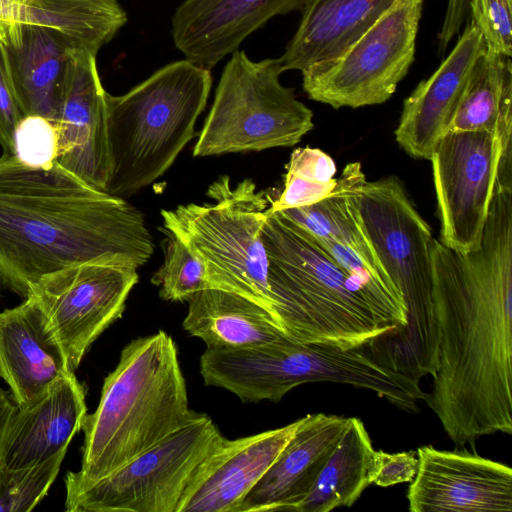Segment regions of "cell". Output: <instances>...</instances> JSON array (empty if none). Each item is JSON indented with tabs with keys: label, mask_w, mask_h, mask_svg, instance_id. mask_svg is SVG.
<instances>
[{
	"label": "cell",
	"mask_w": 512,
	"mask_h": 512,
	"mask_svg": "<svg viewBox=\"0 0 512 512\" xmlns=\"http://www.w3.org/2000/svg\"><path fill=\"white\" fill-rule=\"evenodd\" d=\"M436 360L425 402L458 446L512 434V189L495 188L479 249L433 238Z\"/></svg>",
	"instance_id": "1"
},
{
	"label": "cell",
	"mask_w": 512,
	"mask_h": 512,
	"mask_svg": "<svg viewBox=\"0 0 512 512\" xmlns=\"http://www.w3.org/2000/svg\"><path fill=\"white\" fill-rule=\"evenodd\" d=\"M154 243L143 214L57 162L0 157V285L25 299L45 275L84 263L143 266Z\"/></svg>",
	"instance_id": "2"
},
{
	"label": "cell",
	"mask_w": 512,
	"mask_h": 512,
	"mask_svg": "<svg viewBox=\"0 0 512 512\" xmlns=\"http://www.w3.org/2000/svg\"><path fill=\"white\" fill-rule=\"evenodd\" d=\"M261 238L272 317L289 339L353 349L402 329L357 279L279 212L268 211Z\"/></svg>",
	"instance_id": "3"
},
{
	"label": "cell",
	"mask_w": 512,
	"mask_h": 512,
	"mask_svg": "<svg viewBox=\"0 0 512 512\" xmlns=\"http://www.w3.org/2000/svg\"><path fill=\"white\" fill-rule=\"evenodd\" d=\"M200 413L189 408L175 342L160 330L128 343L82 426L81 468L95 481L119 469Z\"/></svg>",
	"instance_id": "4"
},
{
	"label": "cell",
	"mask_w": 512,
	"mask_h": 512,
	"mask_svg": "<svg viewBox=\"0 0 512 512\" xmlns=\"http://www.w3.org/2000/svg\"><path fill=\"white\" fill-rule=\"evenodd\" d=\"M210 69L171 62L127 93H107L109 173L105 192L127 198L161 177L196 136L211 87Z\"/></svg>",
	"instance_id": "5"
},
{
	"label": "cell",
	"mask_w": 512,
	"mask_h": 512,
	"mask_svg": "<svg viewBox=\"0 0 512 512\" xmlns=\"http://www.w3.org/2000/svg\"><path fill=\"white\" fill-rule=\"evenodd\" d=\"M360 213L385 270L404 296L407 326L375 342L391 368L420 380L435 368L432 231L396 176L361 183Z\"/></svg>",
	"instance_id": "6"
},
{
	"label": "cell",
	"mask_w": 512,
	"mask_h": 512,
	"mask_svg": "<svg viewBox=\"0 0 512 512\" xmlns=\"http://www.w3.org/2000/svg\"><path fill=\"white\" fill-rule=\"evenodd\" d=\"M206 194L213 203L162 210L166 232L181 239L201 260L210 288L245 297L272 316L268 260L261 238L271 199L257 191L251 179L232 186L228 176L215 180Z\"/></svg>",
	"instance_id": "7"
},
{
	"label": "cell",
	"mask_w": 512,
	"mask_h": 512,
	"mask_svg": "<svg viewBox=\"0 0 512 512\" xmlns=\"http://www.w3.org/2000/svg\"><path fill=\"white\" fill-rule=\"evenodd\" d=\"M278 58L230 54L193 149L195 157L292 147L314 126L313 112L280 82Z\"/></svg>",
	"instance_id": "8"
},
{
	"label": "cell",
	"mask_w": 512,
	"mask_h": 512,
	"mask_svg": "<svg viewBox=\"0 0 512 512\" xmlns=\"http://www.w3.org/2000/svg\"><path fill=\"white\" fill-rule=\"evenodd\" d=\"M223 435L203 413L111 474L86 481L65 476L68 512H177L201 464Z\"/></svg>",
	"instance_id": "9"
},
{
	"label": "cell",
	"mask_w": 512,
	"mask_h": 512,
	"mask_svg": "<svg viewBox=\"0 0 512 512\" xmlns=\"http://www.w3.org/2000/svg\"><path fill=\"white\" fill-rule=\"evenodd\" d=\"M423 0H399L339 57L302 73L307 96L338 109L386 102L415 57Z\"/></svg>",
	"instance_id": "10"
},
{
	"label": "cell",
	"mask_w": 512,
	"mask_h": 512,
	"mask_svg": "<svg viewBox=\"0 0 512 512\" xmlns=\"http://www.w3.org/2000/svg\"><path fill=\"white\" fill-rule=\"evenodd\" d=\"M501 143L495 133L448 131L432 163L440 242L461 254L479 249L497 177Z\"/></svg>",
	"instance_id": "11"
},
{
	"label": "cell",
	"mask_w": 512,
	"mask_h": 512,
	"mask_svg": "<svg viewBox=\"0 0 512 512\" xmlns=\"http://www.w3.org/2000/svg\"><path fill=\"white\" fill-rule=\"evenodd\" d=\"M138 280L136 269L84 263L45 275L33 286L30 294L39 301L70 370L75 372L93 342L121 318Z\"/></svg>",
	"instance_id": "12"
},
{
	"label": "cell",
	"mask_w": 512,
	"mask_h": 512,
	"mask_svg": "<svg viewBox=\"0 0 512 512\" xmlns=\"http://www.w3.org/2000/svg\"><path fill=\"white\" fill-rule=\"evenodd\" d=\"M365 179L360 162L348 163L328 197L279 213L304 229L402 327H406L408 310L404 296L382 265L360 213L357 193Z\"/></svg>",
	"instance_id": "13"
},
{
	"label": "cell",
	"mask_w": 512,
	"mask_h": 512,
	"mask_svg": "<svg viewBox=\"0 0 512 512\" xmlns=\"http://www.w3.org/2000/svg\"><path fill=\"white\" fill-rule=\"evenodd\" d=\"M407 499L411 512L512 511L510 466L466 450L417 449Z\"/></svg>",
	"instance_id": "14"
},
{
	"label": "cell",
	"mask_w": 512,
	"mask_h": 512,
	"mask_svg": "<svg viewBox=\"0 0 512 512\" xmlns=\"http://www.w3.org/2000/svg\"><path fill=\"white\" fill-rule=\"evenodd\" d=\"M107 93L98 73L96 56L72 51L56 124V162L102 191L109 173Z\"/></svg>",
	"instance_id": "15"
},
{
	"label": "cell",
	"mask_w": 512,
	"mask_h": 512,
	"mask_svg": "<svg viewBox=\"0 0 512 512\" xmlns=\"http://www.w3.org/2000/svg\"><path fill=\"white\" fill-rule=\"evenodd\" d=\"M309 1L184 0L171 18L173 43L185 59L211 70L271 18Z\"/></svg>",
	"instance_id": "16"
},
{
	"label": "cell",
	"mask_w": 512,
	"mask_h": 512,
	"mask_svg": "<svg viewBox=\"0 0 512 512\" xmlns=\"http://www.w3.org/2000/svg\"><path fill=\"white\" fill-rule=\"evenodd\" d=\"M299 423L300 419L247 437L223 438L197 470L177 512H236Z\"/></svg>",
	"instance_id": "17"
},
{
	"label": "cell",
	"mask_w": 512,
	"mask_h": 512,
	"mask_svg": "<svg viewBox=\"0 0 512 512\" xmlns=\"http://www.w3.org/2000/svg\"><path fill=\"white\" fill-rule=\"evenodd\" d=\"M86 415L85 389L69 372L31 404L15 405L0 438V464L16 470L48 461L67 450Z\"/></svg>",
	"instance_id": "18"
},
{
	"label": "cell",
	"mask_w": 512,
	"mask_h": 512,
	"mask_svg": "<svg viewBox=\"0 0 512 512\" xmlns=\"http://www.w3.org/2000/svg\"><path fill=\"white\" fill-rule=\"evenodd\" d=\"M485 50L478 28L468 23L437 70L404 100L395 138L411 157L430 160L437 143L449 131L470 72Z\"/></svg>",
	"instance_id": "19"
},
{
	"label": "cell",
	"mask_w": 512,
	"mask_h": 512,
	"mask_svg": "<svg viewBox=\"0 0 512 512\" xmlns=\"http://www.w3.org/2000/svg\"><path fill=\"white\" fill-rule=\"evenodd\" d=\"M348 418L308 414L236 512L293 511L307 497L346 428Z\"/></svg>",
	"instance_id": "20"
},
{
	"label": "cell",
	"mask_w": 512,
	"mask_h": 512,
	"mask_svg": "<svg viewBox=\"0 0 512 512\" xmlns=\"http://www.w3.org/2000/svg\"><path fill=\"white\" fill-rule=\"evenodd\" d=\"M70 370L37 298L0 312V378L19 407L31 404Z\"/></svg>",
	"instance_id": "21"
},
{
	"label": "cell",
	"mask_w": 512,
	"mask_h": 512,
	"mask_svg": "<svg viewBox=\"0 0 512 512\" xmlns=\"http://www.w3.org/2000/svg\"><path fill=\"white\" fill-rule=\"evenodd\" d=\"M0 44L23 116H42L56 126L72 51L44 29L15 21L0 22Z\"/></svg>",
	"instance_id": "22"
},
{
	"label": "cell",
	"mask_w": 512,
	"mask_h": 512,
	"mask_svg": "<svg viewBox=\"0 0 512 512\" xmlns=\"http://www.w3.org/2000/svg\"><path fill=\"white\" fill-rule=\"evenodd\" d=\"M399 0H310L279 57L282 71L301 73L339 57Z\"/></svg>",
	"instance_id": "23"
},
{
	"label": "cell",
	"mask_w": 512,
	"mask_h": 512,
	"mask_svg": "<svg viewBox=\"0 0 512 512\" xmlns=\"http://www.w3.org/2000/svg\"><path fill=\"white\" fill-rule=\"evenodd\" d=\"M187 301L183 328L207 348L241 349L286 337L266 309L238 294L207 288Z\"/></svg>",
	"instance_id": "24"
},
{
	"label": "cell",
	"mask_w": 512,
	"mask_h": 512,
	"mask_svg": "<svg viewBox=\"0 0 512 512\" xmlns=\"http://www.w3.org/2000/svg\"><path fill=\"white\" fill-rule=\"evenodd\" d=\"M2 21L37 26L68 50L97 56L126 25L128 14L119 0H28Z\"/></svg>",
	"instance_id": "25"
},
{
	"label": "cell",
	"mask_w": 512,
	"mask_h": 512,
	"mask_svg": "<svg viewBox=\"0 0 512 512\" xmlns=\"http://www.w3.org/2000/svg\"><path fill=\"white\" fill-rule=\"evenodd\" d=\"M375 449L357 417H349L340 441L313 488L294 512H329L351 507L372 482Z\"/></svg>",
	"instance_id": "26"
},
{
	"label": "cell",
	"mask_w": 512,
	"mask_h": 512,
	"mask_svg": "<svg viewBox=\"0 0 512 512\" xmlns=\"http://www.w3.org/2000/svg\"><path fill=\"white\" fill-rule=\"evenodd\" d=\"M509 114H512L510 57L486 49L470 72L449 131L495 133L501 118Z\"/></svg>",
	"instance_id": "27"
},
{
	"label": "cell",
	"mask_w": 512,
	"mask_h": 512,
	"mask_svg": "<svg viewBox=\"0 0 512 512\" xmlns=\"http://www.w3.org/2000/svg\"><path fill=\"white\" fill-rule=\"evenodd\" d=\"M151 281L160 287V297L169 301H187L195 293L210 288L204 264L181 239L169 232L164 262Z\"/></svg>",
	"instance_id": "28"
},
{
	"label": "cell",
	"mask_w": 512,
	"mask_h": 512,
	"mask_svg": "<svg viewBox=\"0 0 512 512\" xmlns=\"http://www.w3.org/2000/svg\"><path fill=\"white\" fill-rule=\"evenodd\" d=\"M67 450L46 462L8 469L0 464V512H28L47 495L55 481Z\"/></svg>",
	"instance_id": "29"
},
{
	"label": "cell",
	"mask_w": 512,
	"mask_h": 512,
	"mask_svg": "<svg viewBox=\"0 0 512 512\" xmlns=\"http://www.w3.org/2000/svg\"><path fill=\"white\" fill-rule=\"evenodd\" d=\"M12 155L32 168L53 166L58 156L56 126L42 116H24L14 130Z\"/></svg>",
	"instance_id": "30"
},
{
	"label": "cell",
	"mask_w": 512,
	"mask_h": 512,
	"mask_svg": "<svg viewBox=\"0 0 512 512\" xmlns=\"http://www.w3.org/2000/svg\"><path fill=\"white\" fill-rule=\"evenodd\" d=\"M469 15L488 51L512 55V0H470Z\"/></svg>",
	"instance_id": "31"
},
{
	"label": "cell",
	"mask_w": 512,
	"mask_h": 512,
	"mask_svg": "<svg viewBox=\"0 0 512 512\" xmlns=\"http://www.w3.org/2000/svg\"><path fill=\"white\" fill-rule=\"evenodd\" d=\"M5 51L0 44V145L3 153L13 154V134L23 118Z\"/></svg>",
	"instance_id": "32"
},
{
	"label": "cell",
	"mask_w": 512,
	"mask_h": 512,
	"mask_svg": "<svg viewBox=\"0 0 512 512\" xmlns=\"http://www.w3.org/2000/svg\"><path fill=\"white\" fill-rule=\"evenodd\" d=\"M418 468L417 450L387 453L375 450L372 482L380 487L411 482Z\"/></svg>",
	"instance_id": "33"
},
{
	"label": "cell",
	"mask_w": 512,
	"mask_h": 512,
	"mask_svg": "<svg viewBox=\"0 0 512 512\" xmlns=\"http://www.w3.org/2000/svg\"><path fill=\"white\" fill-rule=\"evenodd\" d=\"M336 165L330 155L318 148H296L291 153L286 174L310 182L326 183L334 179Z\"/></svg>",
	"instance_id": "34"
},
{
	"label": "cell",
	"mask_w": 512,
	"mask_h": 512,
	"mask_svg": "<svg viewBox=\"0 0 512 512\" xmlns=\"http://www.w3.org/2000/svg\"><path fill=\"white\" fill-rule=\"evenodd\" d=\"M470 0H448L441 30L438 34L439 49L445 51L469 16Z\"/></svg>",
	"instance_id": "35"
},
{
	"label": "cell",
	"mask_w": 512,
	"mask_h": 512,
	"mask_svg": "<svg viewBox=\"0 0 512 512\" xmlns=\"http://www.w3.org/2000/svg\"><path fill=\"white\" fill-rule=\"evenodd\" d=\"M16 403L13 398L3 389H0V438L2 435L5 423L13 411Z\"/></svg>",
	"instance_id": "36"
},
{
	"label": "cell",
	"mask_w": 512,
	"mask_h": 512,
	"mask_svg": "<svg viewBox=\"0 0 512 512\" xmlns=\"http://www.w3.org/2000/svg\"><path fill=\"white\" fill-rule=\"evenodd\" d=\"M28 0H0V21L11 17Z\"/></svg>",
	"instance_id": "37"
}]
</instances>
